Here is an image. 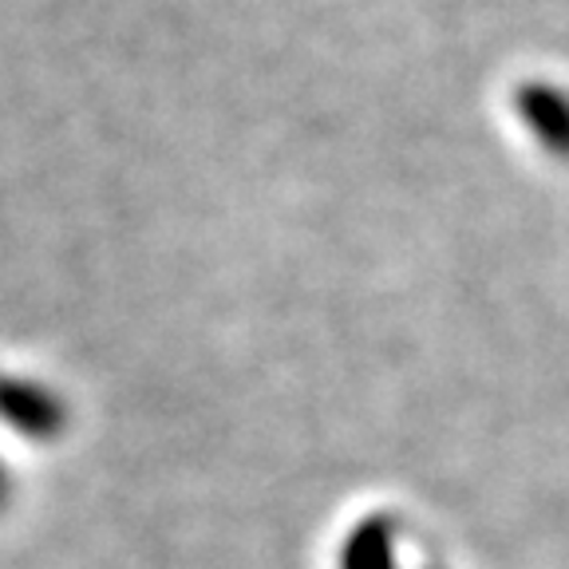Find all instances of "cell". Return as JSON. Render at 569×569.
<instances>
[{"label":"cell","mask_w":569,"mask_h":569,"mask_svg":"<svg viewBox=\"0 0 569 569\" xmlns=\"http://www.w3.org/2000/svg\"><path fill=\"white\" fill-rule=\"evenodd\" d=\"M0 419L32 439H52L68 427V408L40 383L0 376Z\"/></svg>","instance_id":"2"},{"label":"cell","mask_w":569,"mask_h":569,"mask_svg":"<svg viewBox=\"0 0 569 569\" xmlns=\"http://www.w3.org/2000/svg\"><path fill=\"white\" fill-rule=\"evenodd\" d=\"M391 538L396 526L391 518H368L345 546V569H391Z\"/></svg>","instance_id":"3"},{"label":"cell","mask_w":569,"mask_h":569,"mask_svg":"<svg viewBox=\"0 0 569 569\" xmlns=\"http://www.w3.org/2000/svg\"><path fill=\"white\" fill-rule=\"evenodd\" d=\"M4 490L9 487H4V471H0V502H4Z\"/></svg>","instance_id":"4"},{"label":"cell","mask_w":569,"mask_h":569,"mask_svg":"<svg viewBox=\"0 0 569 569\" xmlns=\"http://www.w3.org/2000/svg\"><path fill=\"white\" fill-rule=\"evenodd\" d=\"M515 107L530 134L553 159L569 162V91L546 80H526L515 91Z\"/></svg>","instance_id":"1"}]
</instances>
